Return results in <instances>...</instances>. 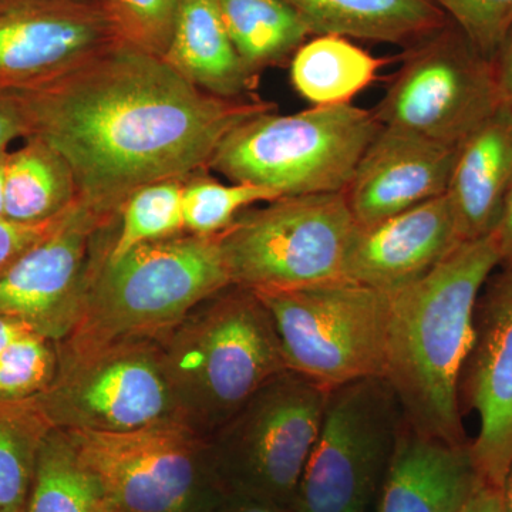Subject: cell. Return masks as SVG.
Listing matches in <instances>:
<instances>
[{
    "instance_id": "6da1fadb",
    "label": "cell",
    "mask_w": 512,
    "mask_h": 512,
    "mask_svg": "<svg viewBox=\"0 0 512 512\" xmlns=\"http://www.w3.org/2000/svg\"><path fill=\"white\" fill-rule=\"evenodd\" d=\"M30 136L62 154L77 198L120 217L144 185L208 170L222 138L275 109L262 100L222 99L188 82L163 56L121 40L52 82L20 90Z\"/></svg>"
},
{
    "instance_id": "7a4b0ae2",
    "label": "cell",
    "mask_w": 512,
    "mask_h": 512,
    "mask_svg": "<svg viewBox=\"0 0 512 512\" xmlns=\"http://www.w3.org/2000/svg\"><path fill=\"white\" fill-rule=\"evenodd\" d=\"M500 266L494 235L466 241L426 276L390 296L384 379L407 423L427 436L467 443L461 372L474 340L478 298Z\"/></svg>"
},
{
    "instance_id": "3957f363",
    "label": "cell",
    "mask_w": 512,
    "mask_h": 512,
    "mask_svg": "<svg viewBox=\"0 0 512 512\" xmlns=\"http://www.w3.org/2000/svg\"><path fill=\"white\" fill-rule=\"evenodd\" d=\"M170 332L160 349L178 414L205 437L288 370L271 313L242 286L202 302Z\"/></svg>"
},
{
    "instance_id": "277c9868",
    "label": "cell",
    "mask_w": 512,
    "mask_h": 512,
    "mask_svg": "<svg viewBox=\"0 0 512 512\" xmlns=\"http://www.w3.org/2000/svg\"><path fill=\"white\" fill-rule=\"evenodd\" d=\"M232 285L218 235L175 234L93 266L73 350L80 355L170 332Z\"/></svg>"
},
{
    "instance_id": "5b68a950",
    "label": "cell",
    "mask_w": 512,
    "mask_h": 512,
    "mask_svg": "<svg viewBox=\"0 0 512 512\" xmlns=\"http://www.w3.org/2000/svg\"><path fill=\"white\" fill-rule=\"evenodd\" d=\"M380 127L373 111L352 103L293 114L262 111L222 138L208 170L279 198L342 192Z\"/></svg>"
},
{
    "instance_id": "8992f818",
    "label": "cell",
    "mask_w": 512,
    "mask_h": 512,
    "mask_svg": "<svg viewBox=\"0 0 512 512\" xmlns=\"http://www.w3.org/2000/svg\"><path fill=\"white\" fill-rule=\"evenodd\" d=\"M357 228L345 191L322 192L242 211L218 239L232 285L289 291L349 281L346 262Z\"/></svg>"
},
{
    "instance_id": "52a82bcc",
    "label": "cell",
    "mask_w": 512,
    "mask_h": 512,
    "mask_svg": "<svg viewBox=\"0 0 512 512\" xmlns=\"http://www.w3.org/2000/svg\"><path fill=\"white\" fill-rule=\"evenodd\" d=\"M60 430L114 512H217L228 495L208 437L184 421L126 431Z\"/></svg>"
},
{
    "instance_id": "ba28073f",
    "label": "cell",
    "mask_w": 512,
    "mask_h": 512,
    "mask_svg": "<svg viewBox=\"0 0 512 512\" xmlns=\"http://www.w3.org/2000/svg\"><path fill=\"white\" fill-rule=\"evenodd\" d=\"M328 394L308 377L285 370L208 437L215 470L228 493L293 510Z\"/></svg>"
},
{
    "instance_id": "9c48e42d",
    "label": "cell",
    "mask_w": 512,
    "mask_h": 512,
    "mask_svg": "<svg viewBox=\"0 0 512 512\" xmlns=\"http://www.w3.org/2000/svg\"><path fill=\"white\" fill-rule=\"evenodd\" d=\"M255 293L271 313L288 370L328 390L384 376L389 293L352 281Z\"/></svg>"
},
{
    "instance_id": "30bf717a",
    "label": "cell",
    "mask_w": 512,
    "mask_h": 512,
    "mask_svg": "<svg viewBox=\"0 0 512 512\" xmlns=\"http://www.w3.org/2000/svg\"><path fill=\"white\" fill-rule=\"evenodd\" d=\"M404 414L384 377L329 390L293 512H376Z\"/></svg>"
},
{
    "instance_id": "8fae6325",
    "label": "cell",
    "mask_w": 512,
    "mask_h": 512,
    "mask_svg": "<svg viewBox=\"0 0 512 512\" xmlns=\"http://www.w3.org/2000/svg\"><path fill=\"white\" fill-rule=\"evenodd\" d=\"M500 106L493 62L447 25L410 47L373 113L382 126L458 147Z\"/></svg>"
},
{
    "instance_id": "7c38bea8",
    "label": "cell",
    "mask_w": 512,
    "mask_h": 512,
    "mask_svg": "<svg viewBox=\"0 0 512 512\" xmlns=\"http://www.w3.org/2000/svg\"><path fill=\"white\" fill-rule=\"evenodd\" d=\"M29 399L50 427L126 431L180 420L161 349L126 340L80 355Z\"/></svg>"
},
{
    "instance_id": "4fadbf2b",
    "label": "cell",
    "mask_w": 512,
    "mask_h": 512,
    "mask_svg": "<svg viewBox=\"0 0 512 512\" xmlns=\"http://www.w3.org/2000/svg\"><path fill=\"white\" fill-rule=\"evenodd\" d=\"M119 217H106L77 198L62 224L0 275V315L56 340L76 326L93 266L94 237Z\"/></svg>"
},
{
    "instance_id": "5bb4252c",
    "label": "cell",
    "mask_w": 512,
    "mask_h": 512,
    "mask_svg": "<svg viewBox=\"0 0 512 512\" xmlns=\"http://www.w3.org/2000/svg\"><path fill=\"white\" fill-rule=\"evenodd\" d=\"M124 40L99 0H25L0 10V89L72 72Z\"/></svg>"
},
{
    "instance_id": "9a60e30c",
    "label": "cell",
    "mask_w": 512,
    "mask_h": 512,
    "mask_svg": "<svg viewBox=\"0 0 512 512\" xmlns=\"http://www.w3.org/2000/svg\"><path fill=\"white\" fill-rule=\"evenodd\" d=\"M458 396L480 420L470 443L478 474L500 490L512 464V269L491 275L480 293Z\"/></svg>"
},
{
    "instance_id": "2e32d148",
    "label": "cell",
    "mask_w": 512,
    "mask_h": 512,
    "mask_svg": "<svg viewBox=\"0 0 512 512\" xmlns=\"http://www.w3.org/2000/svg\"><path fill=\"white\" fill-rule=\"evenodd\" d=\"M457 150L400 128L380 127L345 190L357 225H375L446 194Z\"/></svg>"
},
{
    "instance_id": "e0dca14e",
    "label": "cell",
    "mask_w": 512,
    "mask_h": 512,
    "mask_svg": "<svg viewBox=\"0 0 512 512\" xmlns=\"http://www.w3.org/2000/svg\"><path fill=\"white\" fill-rule=\"evenodd\" d=\"M464 241L447 194L357 228L346 278L383 292L419 281Z\"/></svg>"
},
{
    "instance_id": "ac0fdd59",
    "label": "cell",
    "mask_w": 512,
    "mask_h": 512,
    "mask_svg": "<svg viewBox=\"0 0 512 512\" xmlns=\"http://www.w3.org/2000/svg\"><path fill=\"white\" fill-rule=\"evenodd\" d=\"M470 443H448L406 419L376 512H464L483 485Z\"/></svg>"
},
{
    "instance_id": "d6986e66",
    "label": "cell",
    "mask_w": 512,
    "mask_h": 512,
    "mask_svg": "<svg viewBox=\"0 0 512 512\" xmlns=\"http://www.w3.org/2000/svg\"><path fill=\"white\" fill-rule=\"evenodd\" d=\"M512 185V111L501 104L458 146L447 197L461 237L493 234Z\"/></svg>"
},
{
    "instance_id": "ffe728a7",
    "label": "cell",
    "mask_w": 512,
    "mask_h": 512,
    "mask_svg": "<svg viewBox=\"0 0 512 512\" xmlns=\"http://www.w3.org/2000/svg\"><path fill=\"white\" fill-rule=\"evenodd\" d=\"M164 59L188 82L222 99H245L258 77L232 45L218 0H181Z\"/></svg>"
},
{
    "instance_id": "44dd1931",
    "label": "cell",
    "mask_w": 512,
    "mask_h": 512,
    "mask_svg": "<svg viewBox=\"0 0 512 512\" xmlns=\"http://www.w3.org/2000/svg\"><path fill=\"white\" fill-rule=\"evenodd\" d=\"M311 35L414 45L447 26L430 0H285Z\"/></svg>"
},
{
    "instance_id": "7402d4cb",
    "label": "cell",
    "mask_w": 512,
    "mask_h": 512,
    "mask_svg": "<svg viewBox=\"0 0 512 512\" xmlns=\"http://www.w3.org/2000/svg\"><path fill=\"white\" fill-rule=\"evenodd\" d=\"M9 151L5 168V220L39 224L63 214L77 201L72 168L39 137Z\"/></svg>"
},
{
    "instance_id": "603a6c76",
    "label": "cell",
    "mask_w": 512,
    "mask_h": 512,
    "mask_svg": "<svg viewBox=\"0 0 512 512\" xmlns=\"http://www.w3.org/2000/svg\"><path fill=\"white\" fill-rule=\"evenodd\" d=\"M386 60L353 45L348 37L320 35L303 43L291 63L293 89L312 107L340 106L375 82Z\"/></svg>"
},
{
    "instance_id": "cb8c5ba5",
    "label": "cell",
    "mask_w": 512,
    "mask_h": 512,
    "mask_svg": "<svg viewBox=\"0 0 512 512\" xmlns=\"http://www.w3.org/2000/svg\"><path fill=\"white\" fill-rule=\"evenodd\" d=\"M232 45L249 72L278 66L311 35L285 0H218Z\"/></svg>"
},
{
    "instance_id": "d4e9b609",
    "label": "cell",
    "mask_w": 512,
    "mask_h": 512,
    "mask_svg": "<svg viewBox=\"0 0 512 512\" xmlns=\"http://www.w3.org/2000/svg\"><path fill=\"white\" fill-rule=\"evenodd\" d=\"M26 512H114L63 430L52 427L40 443Z\"/></svg>"
},
{
    "instance_id": "484cf974",
    "label": "cell",
    "mask_w": 512,
    "mask_h": 512,
    "mask_svg": "<svg viewBox=\"0 0 512 512\" xmlns=\"http://www.w3.org/2000/svg\"><path fill=\"white\" fill-rule=\"evenodd\" d=\"M50 429L29 399L0 400V512H26L37 451Z\"/></svg>"
},
{
    "instance_id": "4316f807",
    "label": "cell",
    "mask_w": 512,
    "mask_h": 512,
    "mask_svg": "<svg viewBox=\"0 0 512 512\" xmlns=\"http://www.w3.org/2000/svg\"><path fill=\"white\" fill-rule=\"evenodd\" d=\"M184 181H160L131 194L121 208L120 228L107 258H119L138 245L183 232Z\"/></svg>"
},
{
    "instance_id": "83f0119b",
    "label": "cell",
    "mask_w": 512,
    "mask_h": 512,
    "mask_svg": "<svg viewBox=\"0 0 512 512\" xmlns=\"http://www.w3.org/2000/svg\"><path fill=\"white\" fill-rule=\"evenodd\" d=\"M276 198L278 195L266 188L251 184H222L200 171L184 181V227L191 234L212 237L224 232L251 205Z\"/></svg>"
},
{
    "instance_id": "f1b7e54d",
    "label": "cell",
    "mask_w": 512,
    "mask_h": 512,
    "mask_svg": "<svg viewBox=\"0 0 512 512\" xmlns=\"http://www.w3.org/2000/svg\"><path fill=\"white\" fill-rule=\"evenodd\" d=\"M52 342L28 330L0 355V400L32 399L45 392L56 376Z\"/></svg>"
},
{
    "instance_id": "f546056e",
    "label": "cell",
    "mask_w": 512,
    "mask_h": 512,
    "mask_svg": "<svg viewBox=\"0 0 512 512\" xmlns=\"http://www.w3.org/2000/svg\"><path fill=\"white\" fill-rule=\"evenodd\" d=\"M128 43L165 55L181 0H100Z\"/></svg>"
},
{
    "instance_id": "4dcf8cb0",
    "label": "cell",
    "mask_w": 512,
    "mask_h": 512,
    "mask_svg": "<svg viewBox=\"0 0 512 512\" xmlns=\"http://www.w3.org/2000/svg\"><path fill=\"white\" fill-rule=\"evenodd\" d=\"M453 19L485 59L494 62L512 29V0H430Z\"/></svg>"
},
{
    "instance_id": "1f68e13d",
    "label": "cell",
    "mask_w": 512,
    "mask_h": 512,
    "mask_svg": "<svg viewBox=\"0 0 512 512\" xmlns=\"http://www.w3.org/2000/svg\"><path fill=\"white\" fill-rule=\"evenodd\" d=\"M76 204V202H74ZM73 204V205H74ZM72 205V207H73ZM57 215L52 220L39 222V224H19L8 220H0V275L9 268L20 255L25 254L29 248L42 241L64 221L69 211Z\"/></svg>"
},
{
    "instance_id": "d6a6232c",
    "label": "cell",
    "mask_w": 512,
    "mask_h": 512,
    "mask_svg": "<svg viewBox=\"0 0 512 512\" xmlns=\"http://www.w3.org/2000/svg\"><path fill=\"white\" fill-rule=\"evenodd\" d=\"M30 136V119L20 90L0 89V154L18 138Z\"/></svg>"
},
{
    "instance_id": "836d02e7",
    "label": "cell",
    "mask_w": 512,
    "mask_h": 512,
    "mask_svg": "<svg viewBox=\"0 0 512 512\" xmlns=\"http://www.w3.org/2000/svg\"><path fill=\"white\" fill-rule=\"evenodd\" d=\"M494 72L501 104L512 111V29L494 59Z\"/></svg>"
},
{
    "instance_id": "e575fe53",
    "label": "cell",
    "mask_w": 512,
    "mask_h": 512,
    "mask_svg": "<svg viewBox=\"0 0 512 512\" xmlns=\"http://www.w3.org/2000/svg\"><path fill=\"white\" fill-rule=\"evenodd\" d=\"M493 235L498 255H500V266L512 269V185L507 200H505L500 222H498Z\"/></svg>"
},
{
    "instance_id": "d590c367",
    "label": "cell",
    "mask_w": 512,
    "mask_h": 512,
    "mask_svg": "<svg viewBox=\"0 0 512 512\" xmlns=\"http://www.w3.org/2000/svg\"><path fill=\"white\" fill-rule=\"evenodd\" d=\"M217 512H293V510L271 501L228 493Z\"/></svg>"
},
{
    "instance_id": "8d00e7d4",
    "label": "cell",
    "mask_w": 512,
    "mask_h": 512,
    "mask_svg": "<svg viewBox=\"0 0 512 512\" xmlns=\"http://www.w3.org/2000/svg\"><path fill=\"white\" fill-rule=\"evenodd\" d=\"M468 512H505L500 490L481 485L468 505Z\"/></svg>"
},
{
    "instance_id": "74e56055",
    "label": "cell",
    "mask_w": 512,
    "mask_h": 512,
    "mask_svg": "<svg viewBox=\"0 0 512 512\" xmlns=\"http://www.w3.org/2000/svg\"><path fill=\"white\" fill-rule=\"evenodd\" d=\"M33 330L25 322L10 316L0 315V355L23 333Z\"/></svg>"
},
{
    "instance_id": "f35d334b",
    "label": "cell",
    "mask_w": 512,
    "mask_h": 512,
    "mask_svg": "<svg viewBox=\"0 0 512 512\" xmlns=\"http://www.w3.org/2000/svg\"><path fill=\"white\" fill-rule=\"evenodd\" d=\"M505 512H512V464L500 488Z\"/></svg>"
},
{
    "instance_id": "ab89813d",
    "label": "cell",
    "mask_w": 512,
    "mask_h": 512,
    "mask_svg": "<svg viewBox=\"0 0 512 512\" xmlns=\"http://www.w3.org/2000/svg\"><path fill=\"white\" fill-rule=\"evenodd\" d=\"M9 151L0 154V220H5V168Z\"/></svg>"
},
{
    "instance_id": "60d3db41",
    "label": "cell",
    "mask_w": 512,
    "mask_h": 512,
    "mask_svg": "<svg viewBox=\"0 0 512 512\" xmlns=\"http://www.w3.org/2000/svg\"><path fill=\"white\" fill-rule=\"evenodd\" d=\"M25 2V0H0V10L16 5V3Z\"/></svg>"
},
{
    "instance_id": "b9f144b4",
    "label": "cell",
    "mask_w": 512,
    "mask_h": 512,
    "mask_svg": "<svg viewBox=\"0 0 512 512\" xmlns=\"http://www.w3.org/2000/svg\"><path fill=\"white\" fill-rule=\"evenodd\" d=\"M464 512H468V508H467V510H466V511H464Z\"/></svg>"
},
{
    "instance_id": "7bdbcfd3",
    "label": "cell",
    "mask_w": 512,
    "mask_h": 512,
    "mask_svg": "<svg viewBox=\"0 0 512 512\" xmlns=\"http://www.w3.org/2000/svg\"><path fill=\"white\" fill-rule=\"evenodd\" d=\"M99 2H100V0H99Z\"/></svg>"
}]
</instances>
